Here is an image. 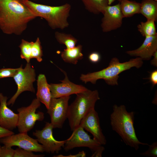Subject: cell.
<instances>
[{
  "mask_svg": "<svg viewBox=\"0 0 157 157\" xmlns=\"http://www.w3.org/2000/svg\"><path fill=\"white\" fill-rule=\"evenodd\" d=\"M101 145L96 140L92 139L84 129L79 125L73 131L70 136L65 140L63 148L65 151H68L76 147H85L94 151Z\"/></svg>",
  "mask_w": 157,
  "mask_h": 157,
  "instance_id": "30bf717a",
  "label": "cell"
},
{
  "mask_svg": "<svg viewBox=\"0 0 157 157\" xmlns=\"http://www.w3.org/2000/svg\"><path fill=\"white\" fill-rule=\"evenodd\" d=\"M36 17L25 4L17 0H0V28L6 34L21 35L28 23Z\"/></svg>",
  "mask_w": 157,
  "mask_h": 157,
  "instance_id": "6da1fadb",
  "label": "cell"
},
{
  "mask_svg": "<svg viewBox=\"0 0 157 157\" xmlns=\"http://www.w3.org/2000/svg\"><path fill=\"white\" fill-rule=\"evenodd\" d=\"M101 58L100 54L96 52L91 53L88 56V59L90 61L93 63L98 62L100 60Z\"/></svg>",
  "mask_w": 157,
  "mask_h": 157,
  "instance_id": "f546056e",
  "label": "cell"
},
{
  "mask_svg": "<svg viewBox=\"0 0 157 157\" xmlns=\"http://www.w3.org/2000/svg\"><path fill=\"white\" fill-rule=\"evenodd\" d=\"M0 143L7 147L16 146L32 152L45 151L42 145L38 143L37 139H34L29 136L27 132L19 133L1 138Z\"/></svg>",
  "mask_w": 157,
  "mask_h": 157,
  "instance_id": "ba28073f",
  "label": "cell"
},
{
  "mask_svg": "<svg viewBox=\"0 0 157 157\" xmlns=\"http://www.w3.org/2000/svg\"><path fill=\"white\" fill-rule=\"evenodd\" d=\"M115 0H108V5H111Z\"/></svg>",
  "mask_w": 157,
  "mask_h": 157,
  "instance_id": "d590c367",
  "label": "cell"
},
{
  "mask_svg": "<svg viewBox=\"0 0 157 157\" xmlns=\"http://www.w3.org/2000/svg\"><path fill=\"white\" fill-rule=\"evenodd\" d=\"M43 51L41 43L39 38H37L35 42H32L31 58H35L39 62H41L42 59Z\"/></svg>",
  "mask_w": 157,
  "mask_h": 157,
  "instance_id": "d4e9b609",
  "label": "cell"
},
{
  "mask_svg": "<svg viewBox=\"0 0 157 157\" xmlns=\"http://www.w3.org/2000/svg\"><path fill=\"white\" fill-rule=\"evenodd\" d=\"M60 69L64 74L65 77L63 80L60 81L61 83L49 84L52 98L70 96L72 94H76L88 89L82 85H77L71 82L66 72Z\"/></svg>",
  "mask_w": 157,
  "mask_h": 157,
  "instance_id": "4fadbf2b",
  "label": "cell"
},
{
  "mask_svg": "<svg viewBox=\"0 0 157 157\" xmlns=\"http://www.w3.org/2000/svg\"><path fill=\"white\" fill-rule=\"evenodd\" d=\"M101 26L103 31L108 32L120 27L123 18L119 3L113 6L108 5L105 8L103 14Z\"/></svg>",
  "mask_w": 157,
  "mask_h": 157,
  "instance_id": "5bb4252c",
  "label": "cell"
},
{
  "mask_svg": "<svg viewBox=\"0 0 157 157\" xmlns=\"http://www.w3.org/2000/svg\"><path fill=\"white\" fill-rule=\"evenodd\" d=\"M154 0V1H157V0Z\"/></svg>",
  "mask_w": 157,
  "mask_h": 157,
  "instance_id": "f35d334b",
  "label": "cell"
},
{
  "mask_svg": "<svg viewBox=\"0 0 157 157\" xmlns=\"http://www.w3.org/2000/svg\"><path fill=\"white\" fill-rule=\"evenodd\" d=\"M37 17H42L53 29H63L69 24L67 19L69 15L71 5L66 3L59 6H51L38 4L29 0L23 2Z\"/></svg>",
  "mask_w": 157,
  "mask_h": 157,
  "instance_id": "277c9868",
  "label": "cell"
},
{
  "mask_svg": "<svg viewBox=\"0 0 157 157\" xmlns=\"http://www.w3.org/2000/svg\"><path fill=\"white\" fill-rule=\"evenodd\" d=\"M42 154H35L32 151L26 150L18 147L15 150L14 157H42Z\"/></svg>",
  "mask_w": 157,
  "mask_h": 157,
  "instance_id": "484cf974",
  "label": "cell"
},
{
  "mask_svg": "<svg viewBox=\"0 0 157 157\" xmlns=\"http://www.w3.org/2000/svg\"><path fill=\"white\" fill-rule=\"evenodd\" d=\"M135 114L133 111H128L123 105H114L110 115V124L112 130L125 144L137 151L140 145L149 144L140 142L136 136L133 125Z\"/></svg>",
  "mask_w": 157,
  "mask_h": 157,
  "instance_id": "7a4b0ae2",
  "label": "cell"
},
{
  "mask_svg": "<svg viewBox=\"0 0 157 157\" xmlns=\"http://www.w3.org/2000/svg\"><path fill=\"white\" fill-rule=\"evenodd\" d=\"M13 134H14V133L12 131L4 129L0 126V138Z\"/></svg>",
  "mask_w": 157,
  "mask_h": 157,
  "instance_id": "1f68e13d",
  "label": "cell"
},
{
  "mask_svg": "<svg viewBox=\"0 0 157 157\" xmlns=\"http://www.w3.org/2000/svg\"><path fill=\"white\" fill-rule=\"evenodd\" d=\"M157 51V35L145 37L142 44L138 48L127 51L126 53L131 56L139 57L142 60L150 59Z\"/></svg>",
  "mask_w": 157,
  "mask_h": 157,
  "instance_id": "2e32d148",
  "label": "cell"
},
{
  "mask_svg": "<svg viewBox=\"0 0 157 157\" xmlns=\"http://www.w3.org/2000/svg\"><path fill=\"white\" fill-rule=\"evenodd\" d=\"M22 3L27 0H17Z\"/></svg>",
  "mask_w": 157,
  "mask_h": 157,
  "instance_id": "8d00e7d4",
  "label": "cell"
},
{
  "mask_svg": "<svg viewBox=\"0 0 157 157\" xmlns=\"http://www.w3.org/2000/svg\"><path fill=\"white\" fill-rule=\"evenodd\" d=\"M55 35L57 41L60 44H64L66 49L75 47L78 41L75 38L70 34L56 32Z\"/></svg>",
  "mask_w": 157,
  "mask_h": 157,
  "instance_id": "603a6c76",
  "label": "cell"
},
{
  "mask_svg": "<svg viewBox=\"0 0 157 157\" xmlns=\"http://www.w3.org/2000/svg\"><path fill=\"white\" fill-rule=\"evenodd\" d=\"M85 8L94 14H103L105 8L108 5V0H81Z\"/></svg>",
  "mask_w": 157,
  "mask_h": 157,
  "instance_id": "44dd1931",
  "label": "cell"
},
{
  "mask_svg": "<svg viewBox=\"0 0 157 157\" xmlns=\"http://www.w3.org/2000/svg\"><path fill=\"white\" fill-rule=\"evenodd\" d=\"M19 67L17 68H3L0 69V78L13 77L18 71Z\"/></svg>",
  "mask_w": 157,
  "mask_h": 157,
  "instance_id": "83f0119b",
  "label": "cell"
},
{
  "mask_svg": "<svg viewBox=\"0 0 157 157\" xmlns=\"http://www.w3.org/2000/svg\"><path fill=\"white\" fill-rule=\"evenodd\" d=\"M40 103L35 98L28 106L17 109L19 117L17 127L19 133L27 132L33 128L37 121H41L44 119L43 112H36L41 105Z\"/></svg>",
  "mask_w": 157,
  "mask_h": 157,
  "instance_id": "8992f818",
  "label": "cell"
},
{
  "mask_svg": "<svg viewBox=\"0 0 157 157\" xmlns=\"http://www.w3.org/2000/svg\"><path fill=\"white\" fill-rule=\"evenodd\" d=\"M37 85L36 98L45 105L47 109L49 108L52 97L49 84L48 83L44 74H40L38 76Z\"/></svg>",
  "mask_w": 157,
  "mask_h": 157,
  "instance_id": "e0dca14e",
  "label": "cell"
},
{
  "mask_svg": "<svg viewBox=\"0 0 157 157\" xmlns=\"http://www.w3.org/2000/svg\"><path fill=\"white\" fill-rule=\"evenodd\" d=\"M147 20H157V1L153 0H142L141 3L140 13Z\"/></svg>",
  "mask_w": 157,
  "mask_h": 157,
  "instance_id": "d6986e66",
  "label": "cell"
},
{
  "mask_svg": "<svg viewBox=\"0 0 157 157\" xmlns=\"http://www.w3.org/2000/svg\"><path fill=\"white\" fill-rule=\"evenodd\" d=\"M149 79L153 86L157 84V69L154 70L150 73Z\"/></svg>",
  "mask_w": 157,
  "mask_h": 157,
  "instance_id": "4dcf8cb0",
  "label": "cell"
},
{
  "mask_svg": "<svg viewBox=\"0 0 157 157\" xmlns=\"http://www.w3.org/2000/svg\"></svg>",
  "mask_w": 157,
  "mask_h": 157,
  "instance_id": "60d3db41",
  "label": "cell"
},
{
  "mask_svg": "<svg viewBox=\"0 0 157 157\" xmlns=\"http://www.w3.org/2000/svg\"><path fill=\"white\" fill-rule=\"evenodd\" d=\"M8 99L0 93V126L11 130L17 127L19 116L8 107Z\"/></svg>",
  "mask_w": 157,
  "mask_h": 157,
  "instance_id": "9a60e30c",
  "label": "cell"
},
{
  "mask_svg": "<svg viewBox=\"0 0 157 157\" xmlns=\"http://www.w3.org/2000/svg\"><path fill=\"white\" fill-rule=\"evenodd\" d=\"M148 149L144 152L139 153L140 155L149 157H157V142H153L148 145Z\"/></svg>",
  "mask_w": 157,
  "mask_h": 157,
  "instance_id": "4316f807",
  "label": "cell"
},
{
  "mask_svg": "<svg viewBox=\"0 0 157 157\" xmlns=\"http://www.w3.org/2000/svg\"><path fill=\"white\" fill-rule=\"evenodd\" d=\"M154 58L151 61V64L153 66H157V51H156L153 54Z\"/></svg>",
  "mask_w": 157,
  "mask_h": 157,
  "instance_id": "e575fe53",
  "label": "cell"
},
{
  "mask_svg": "<svg viewBox=\"0 0 157 157\" xmlns=\"http://www.w3.org/2000/svg\"><path fill=\"white\" fill-rule=\"evenodd\" d=\"M74 101L69 106L67 119L71 130L73 131L78 126L83 118L100 99L97 90H87L76 94Z\"/></svg>",
  "mask_w": 157,
  "mask_h": 157,
  "instance_id": "5b68a950",
  "label": "cell"
},
{
  "mask_svg": "<svg viewBox=\"0 0 157 157\" xmlns=\"http://www.w3.org/2000/svg\"><path fill=\"white\" fill-rule=\"evenodd\" d=\"M102 145L99 147L94 151L91 157H101L105 148Z\"/></svg>",
  "mask_w": 157,
  "mask_h": 157,
  "instance_id": "d6a6232c",
  "label": "cell"
},
{
  "mask_svg": "<svg viewBox=\"0 0 157 157\" xmlns=\"http://www.w3.org/2000/svg\"><path fill=\"white\" fill-rule=\"evenodd\" d=\"M119 1H120L121 0H119Z\"/></svg>",
  "mask_w": 157,
  "mask_h": 157,
  "instance_id": "ab89813d",
  "label": "cell"
},
{
  "mask_svg": "<svg viewBox=\"0 0 157 157\" xmlns=\"http://www.w3.org/2000/svg\"><path fill=\"white\" fill-rule=\"evenodd\" d=\"M32 42H29L22 39L19 46L20 49V57L25 59L27 63H30L31 58V49Z\"/></svg>",
  "mask_w": 157,
  "mask_h": 157,
  "instance_id": "cb8c5ba5",
  "label": "cell"
},
{
  "mask_svg": "<svg viewBox=\"0 0 157 157\" xmlns=\"http://www.w3.org/2000/svg\"><path fill=\"white\" fill-rule=\"evenodd\" d=\"M86 154L83 151H79L78 153L74 155L70 154L68 156H64L61 154L55 155L53 157H85Z\"/></svg>",
  "mask_w": 157,
  "mask_h": 157,
  "instance_id": "836d02e7",
  "label": "cell"
},
{
  "mask_svg": "<svg viewBox=\"0 0 157 157\" xmlns=\"http://www.w3.org/2000/svg\"><path fill=\"white\" fill-rule=\"evenodd\" d=\"M15 150L5 145L1 147L0 157H14Z\"/></svg>",
  "mask_w": 157,
  "mask_h": 157,
  "instance_id": "f1b7e54d",
  "label": "cell"
},
{
  "mask_svg": "<svg viewBox=\"0 0 157 157\" xmlns=\"http://www.w3.org/2000/svg\"><path fill=\"white\" fill-rule=\"evenodd\" d=\"M82 50V46L80 44L72 48H66L61 52V56L65 62L76 65L79 60L83 58Z\"/></svg>",
  "mask_w": 157,
  "mask_h": 157,
  "instance_id": "ac0fdd59",
  "label": "cell"
},
{
  "mask_svg": "<svg viewBox=\"0 0 157 157\" xmlns=\"http://www.w3.org/2000/svg\"><path fill=\"white\" fill-rule=\"evenodd\" d=\"M119 4L123 18L129 17L140 13V3L129 0H121Z\"/></svg>",
  "mask_w": 157,
  "mask_h": 157,
  "instance_id": "ffe728a7",
  "label": "cell"
},
{
  "mask_svg": "<svg viewBox=\"0 0 157 157\" xmlns=\"http://www.w3.org/2000/svg\"><path fill=\"white\" fill-rule=\"evenodd\" d=\"M138 30L143 37L152 36L157 35L155 21L147 20L145 22H141L137 26Z\"/></svg>",
  "mask_w": 157,
  "mask_h": 157,
  "instance_id": "7402d4cb",
  "label": "cell"
},
{
  "mask_svg": "<svg viewBox=\"0 0 157 157\" xmlns=\"http://www.w3.org/2000/svg\"><path fill=\"white\" fill-rule=\"evenodd\" d=\"M1 146L0 145V155H1Z\"/></svg>",
  "mask_w": 157,
  "mask_h": 157,
  "instance_id": "74e56055",
  "label": "cell"
},
{
  "mask_svg": "<svg viewBox=\"0 0 157 157\" xmlns=\"http://www.w3.org/2000/svg\"><path fill=\"white\" fill-rule=\"evenodd\" d=\"M79 125L90 133L93 136V138L101 145L106 144V139L102 132L98 114L95 108L92 109L87 113L82 119Z\"/></svg>",
  "mask_w": 157,
  "mask_h": 157,
  "instance_id": "7c38bea8",
  "label": "cell"
},
{
  "mask_svg": "<svg viewBox=\"0 0 157 157\" xmlns=\"http://www.w3.org/2000/svg\"><path fill=\"white\" fill-rule=\"evenodd\" d=\"M143 63V60L139 57L122 63H120L117 58L114 57L111 59L106 68L99 71L82 74L80 79L85 83L90 82L93 84H95L99 79H103L109 85H118L119 75L120 73L133 67L140 68Z\"/></svg>",
  "mask_w": 157,
  "mask_h": 157,
  "instance_id": "3957f363",
  "label": "cell"
},
{
  "mask_svg": "<svg viewBox=\"0 0 157 157\" xmlns=\"http://www.w3.org/2000/svg\"><path fill=\"white\" fill-rule=\"evenodd\" d=\"M70 96L57 98H52L50 102L47 113L50 117L51 123L53 128L61 129L67 119Z\"/></svg>",
  "mask_w": 157,
  "mask_h": 157,
  "instance_id": "9c48e42d",
  "label": "cell"
},
{
  "mask_svg": "<svg viewBox=\"0 0 157 157\" xmlns=\"http://www.w3.org/2000/svg\"><path fill=\"white\" fill-rule=\"evenodd\" d=\"M53 126L51 123L47 122L41 130H36L33 133L38 142L43 147L45 152L52 154L58 153L63 147L65 140H56L53 134Z\"/></svg>",
  "mask_w": 157,
  "mask_h": 157,
  "instance_id": "8fae6325",
  "label": "cell"
},
{
  "mask_svg": "<svg viewBox=\"0 0 157 157\" xmlns=\"http://www.w3.org/2000/svg\"><path fill=\"white\" fill-rule=\"evenodd\" d=\"M35 69L31 63H27L24 68L22 65L15 75L13 77L17 86V90L13 96L7 102L8 105H13L16 99L22 92L29 91L35 93L33 83L36 80Z\"/></svg>",
  "mask_w": 157,
  "mask_h": 157,
  "instance_id": "52a82bcc",
  "label": "cell"
}]
</instances>
